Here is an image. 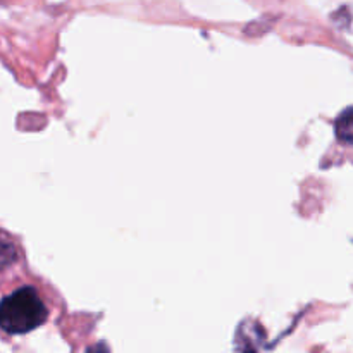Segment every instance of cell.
I'll return each instance as SVG.
<instances>
[{
    "label": "cell",
    "mask_w": 353,
    "mask_h": 353,
    "mask_svg": "<svg viewBox=\"0 0 353 353\" xmlns=\"http://www.w3.org/2000/svg\"><path fill=\"white\" fill-rule=\"evenodd\" d=\"M336 134L341 141L353 145V109H347L338 117Z\"/></svg>",
    "instance_id": "3"
},
{
    "label": "cell",
    "mask_w": 353,
    "mask_h": 353,
    "mask_svg": "<svg viewBox=\"0 0 353 353\" xmlns=\"http://www.w3.org/2000/svg\"><path fill=\"white\" fill-rule=\"evenodd\" d=\"M47 307L31 286H23L0 300V330L7 334H26L47 321Z\"/></svg>",
    "instance_id": "1"
},
{
    "label": "cell",
    "mask_w": 353,
    "mask_h": 353,
    "mask_svg": "<svg viewBox=\"0 0 353 353\" xmlns=\"http://www.w3.org/2000/svg\"><path fill=\"white\" fill-rule=\"evenodd\" d=\"M17 259V248L7 233L0 230V271L12 265Z\"/></svg>",
    "instance_id": "2"
}]
</instances>
